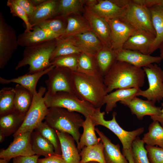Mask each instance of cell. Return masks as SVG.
Instances as JSON below:
<instances>
[{
	"mask_svg": "<svg viewBox=\"0 0 163 163\" xmlns=\"http://www.w3.org/2000/svg\"><path fill=\"white\" fill-rule=\"evenodd\" d=\"M145 72L141 68L117 61L104 77L107 94L114 89L139 88L145 82Z\"/></svg>",
	"mask_w": 163,
	"mask_h": 163,
	"instance_id": "cell-1",
	"label": "cell"
},
{
	"mask_svg": "<svg viewBox=\"0 0 163 163\" xmlns=\"http://www.w3.org/2000/svg\"><path fill=\"white\" fill-rule=\"evenodd\" d=\"M74 94L79 98L89 102L96 108L104 104L107 94L104 77L87 75L73 72Z\"/></svg>",
	"mask_w": 163,
	"mask_h": 163,
	"instance_id": "cell-2",
	"label": "cell"
},
{
	"mask_svg": "<svg viewBox=\"0 0 163 163\" xmlns=\"http://www.w3.org/2000/svg\"><path fill=\"white\" fill-rule=\"evenodd\" d=\"M44 120L55 130L70 134L78 145L81 135L79 129L84 120L78 113L61 107H50Z\"/></svg>",
	"mask_w": 163,
	"mask_h": 163,
	"instance_id": "cell-3",
	"label": "cell"
},
{
	"mask_svg": "<svg viewBox=\"0 0 163 163\" xmlns=\"http://www.w3.org/2000/svg\"><path fill=\"white\" fill-rule=\"evenodd\" d=\"M57 45L56 39L36 46L25 47L23 58L18 62L15 69L28 65V74H34L44 70L51 65L50 58Z\"/></svg>",
	"mask_w": 163,
	"mask_h": 163,
	"instance_id": "cell-4",
	"label": "cell"
},
{
	"mask_svg": "<svg viewBox=\"0 0 163 163\" xmlns=\"http://www.w3.org/2000/svg\"><path fill=\"white\" fill-rule=\"evenodd\" d=\"M45 104L48 108L59 107L82 114L85 118H92L97 108L89 102L79 98L74 94L64 92L50 94L47 92L44 96Z\"/></svg>",
	"mask_w": 163,
	"mask_h": 163,
	"instance_id": "cell-5",
	"label": "cell"
},
{
	"mask_svg": "<svg viewBox=\"0 0 163 163\" xmlns=\"http://www.w3.org/2000/svg\"><path fill=\"white\" fill-rule=\"evenodd\" d=\"M46 91L45 87L41 86L33 96L31 105L27 112L23 122L13 137L27 132H32L42 122L48 113L43 95Z\"/></svg>",
	"mask_w": 163,
	"mask_h": 163,
	"instance_id": "cell-6",
	"label": "cell"
},
{
	"mask_svg": "<svg viewBox=\"0 0 163 163\" xmlns=\"http://www.w3.org/2000/svg\"><path fill=\"white\" fill-rule=\"evenodd\" d=\"M101 108H97L96 112L91 118L95 126H102L113 132L121 142L123 146V150L131 149L133 141L143 132L144 128L140 127L131 131H126L123 129L117 122L116 112H113L112 118L111 120H107L104 118L105 112H101Z\"/></svg>",
	"mask_w": 163,
	"mask_h": 163,
	"instance_id": "cell-7",
	"label": "cell"
},
{
	"mask_svg": "<svg viewBox=\"0 0 163 163\" xmlns=\"http://www.w3.org/2000/svg\"><path fill=\"white\" fill-rule=\"evenodd\" d=\"M119 19L137 30H146L156 36L149 9L135 3L132 0Z\"/></svg>",
	"mask_w": 163,
	"mask_h": 163,
	"instance_id": "cell-8",
	"label": "cell"
},
{
	"mask_svg": "<svg viewBox=\"0 0 163 163\" xmlns=\"http://www.w3.org/2000/svg\"><path fill=\"white\" fill-rule=\"evenodd\" d=\"M143 67L149 83L146 90L139 89L136 96H141L155 103L163 100V70L156 63Z\"/></svg>",
	"mask_w": 163,
	"mask_h": 163,
	"instance_id": "cell-9",
	"label": "cell"
},
{
	"mask_svg": "<svg viewBox=\"0 0 163 163\" xmlns=\"http://www.w3.org/2000/svg\"><path fill=\"white\" fill-rule=\"evenodd\" d=\"M14 29L8 24L0 13V69L4 68L18 46Z\"/></svg>",
	"mask_w": 163,
	"mask_h": 163,
	"instance_id": "cell-10",
	"label": "cell"
},
{
	"mask_svg": "<svg viewBox=\"0 0 163 163\" xmlns=\"http://www.w3.org/2000/svg\"><path fill=\"white\" fill-rule=\"evenodd\" d=\"M73 72L66 68L54 67L47 74V92L50 94L60 92L74 94Z\"/></svg>",
	"mask_w": 163,
	"mask_h": 163,
	"instance_id": "cell-11",
	"label": "cell"
},
{
	"mask_svg": "<svg viewBox=\"0 0 163 163\" xmlns=\"http://www.w3.org/2000/svg\"><path fill=\"white\" fill-rule=\"evenodd\" d=\"M32 132H27L13 137V141L5 149L0 152V158L8 161L12 158L20 156H29L35 155L31 143Z\"/></svg>",
	"mask_w": 163,
	"mask_h": 163,
	"instance_id": "cell-12",
	"label": "cell"
},
{
	"mask_svg": "<svg viewBox=\"0 0 163 163\" xmlns=\"http://www.w3.org/2000/svg\"><path fill=\"white\" fill-rule=\"evenodd\" d=\"M84 16L92 31L105 47L111 48V31L109 23L86 5L84 9Z\"/></svg>",
	"mask_w": 163,
	"mask_h": 163,
	"instance_id": "cell-13",
	"label": "cell"
},
{
	"mask_svg": "<svg viewBox=\"0 0 163 163\" xmlns=\"http://www.w3.org/2000/svg\"><path fill=\"white\" fill-rule=\"evenodd\" d=\"M105 19L111 29V48L114 51L122 49L125 43L137 30L118 18Z\"/></svg>",
	"mask_w": 163,
	"mask_h": 163,
	"instance_id": "cell-14",
	"label": "cell"
},
{
	"mask_svg": "<svg viewBox=\"0 0 163 163\" xmlns=\"http://www.w3.org/2000/svg\"><path fill=\"white\" fill-rule=\"evenodd\" d=\"M120 102L128 107L132 114L136 115L139 120H142L146 116L158 115L161 112V107L156 106L152 101L143 100L137 96Z\"/></svg>",
	"mask_w": 163,
	"mask_h": 163,
	"instance_id": "cell-15",
	"label": "cell"
},
{
	"mask_svg": "<svg viewBox=\"0 0 163 163\" xmlns=\"http://www.w3.org/2000/svg\"><path fill=\"white\" fill-rule=\"evenodd\" d=\"M65 39H69L84 53L95 57L104 47L98 38L92 31H88Z\"/></svg>",
	"mask_w": 163,
	"mask_h": 163,
	"instance_id": "cell-16",
	"label": "cell"
},
{
	"mask_svg": "<svg viewBox=\"0 0 163 163\" xmlns=\"http://www.w3.org/2000/svg\"><path fill=\"white\" fill-rule=\"evenodd\" d=\"M155 37V35L150 32L137 30L125 43L123 49L150 55V49Z\"/></svg>",
	"mask_w": 163,
	"mask_h": 163,
	"instance_id": "cell-17",
	"label": "cell"
},
{
	"mask_svg": "<svg viewBox=\"0 0 163 163\" xmlns=\"http://www.w3.org/2000/svg\"><path fill=\"white\" fill-rule=\"evenodd\" d=\"M117 61H123L141 68L151 64L159 63L162 60L160 56H153L139 52L122 49L115 51Z\"/></svg>",
	"mask_w": 163,
	"mask_h": 163,
	"instance_id": "cell-18",
	"label": "cell"
},
{
	"mask_svg": "<svg viewBox=\"0 0 163 163\" xmlns=\"http://www.w3.org/2000/svg\"><path fill=\"white\" fill-rule=\"evenodd\" d=\"M86 5L105 19H119L126 8L120 7L111 0L85 1Z\"/></svg>",
	"mask_w": 163,
	"mask_h": 163,
	"instance_id": "cell-19",
	"label": "cell"
},
{
	"mask_svg": "<svg viewBox=\"0 0 163 163\" xmlns=\"http://www.w3.org/2000/svg\"><path fill=\"white\" fill-rule=\"evenodd\" d=\"M57 38L56 36L43 30L38 25L34 26L31 30H25L18 37V45L25 47L36 46Z\"/></svg>",
	"mask_w": 163,
	"mask_h": 163,
	"instance_id": "cell-20",
	"label": "cell"
},
{
	"mask_svg": "<svg viewBox=\"0 0 163 163\" xmlns=\"http://www.w3.org/2000/svg\"><path fill=\"white\" fill-rule=\"evenodd\" d=\"M55 130L60 141L62 155L66 163H80L81 156L72 136Z\"/></svg>",
	"mask_w": 163,
	"mask_h": 163,
	"instance_id": "cell-21",
	"label": "cell"
},
{
	"mask_svg": "<svg viewBox=\"0 0 163 163\" xmlns=\"http://www.w3.org/2000/svg\"><path fill=\"white\" fill-rule=\"evenodd\" d=\"M59 0H46L36 7L31 16L29 18L30 24L33 27L40 23L57 15Z\"/></svg>",
	"mask_w": 163,
	"mask_h": 163,
	"instance_id": "cell-22",
	"label": "cell"
},
{
	"mask_svg": "<svg viewBox=\"0 0 163 163\" xmlns=\"http://www.w3.org/2000/svg\"><path fill=\"white\" fill-rule=\"evenodd\" d=\"M95 131L104 145V155L106 163H129L120 151L119 144H114L97 128Z\"/></svg>",
	"mask_w": 163,
	"mask_h": 163,
	"instance_id": "cell-23",
	"label": "cell"
},
{
	"mask_svg": "<svg viewBox=\"0 0 163 163\" xmlns=\"http://www.w3.org/2000/svg\"><path fill=\"white\" fill-rule=\"evenodd\" d=\"M55 67L52 65L47 69L40 72L32 74L28 73L10 79H5L0 77V83L3 85L11 83L19 84L29 90L33 95L37 92L36 87L39 80L42 76L47 74Z\"/></svg>",
	"mask_w": 163,
	"mask_h": 163,
	"instance_id": "cell-24",
	"label": "cell"
},
{
	"mask_svg": "<svg viewBox=\"0 0 163 163\" xmlns=\"http://www.w3.org/2000/svg\"><path fill=\"white\" fill-rule=\"evenodd\" d=\"M153 26L156 36L151 48L150 54L159 48L163 43V7L160 5L149 8Z\"/></svg>",
	"mask_w": 163,
	"mask_h": 163,
	"instance_id": "cell-25",
	"label": "cell"
},
{
	"mask_svg": "<svg viewBox=\"0 0 163 163\" xmlns=\"http://www.w3.org/2000/svg\"><path fill=\"white\" fill-rule=\"evenodd\" d=\"M26 115L15 110L0 117V132L7 136L16 133L22 125Z\"/></svg>",
	"mask_w": 163,
	"mask_h": 163,
	"instance_id": "cell-26",
	"label": "cell"
},
{
	"mask_svg": "<svg viewBox=\"0 0 163 163\" xmlns=\"http://www.w3.org/2000/svg\"><path fill=\"white\" fill-rule=\"evenodd\" d=\"M139 88L117 89L106 96L104 104H106L105 110L108 114L117 106V103L136 96Z\"/></svg>",
	"mask_w": 163,
	"mask_h": 163,
	"instance_id": "cell-27",
	"label": "cell"
},
{
	"mask_svg": "<svg viewBox=\"0 0 163 163\" xmlns=\"http://www.w3.org/2000/svg\"><path fill=\"white\" fill-rule=\"evenodd\" d=\"M95 126L91 117L85 118L82 125L83 132L81 135L79 143L77 145L79 151L80 152L85 147L94 145L101 141V138H98L96 135Z\"/></svg>",
	"mask_w": 163,
	"mask_h": 163,
	"instance_id": "cell-28",
	"label": "cell"
},
{
	"mask_svg": "<svg viewBox=\"0 0 163 163\" xmlns=\"http://www.w3.org/2000/svg\"><path fill=\"white\" fill-rule=\"evenodd\" d=\"M14 89L15 110L26 115L31 105L33 95L27 89L18 84H16Z\"/></svg>",
	"mask_w": 163,
	"mask_h": 163,
	"instance_id": "cell-29",
	"label": "cell"
},
{
	"mask_svg": "<svg viewBox=\"0 0 163 163\" xmlns=\"http://www.w3.org/2000/svg\"><path fill=\"white\" fill-rule=\"evenodd\" d=\"M66 19L67 25L66 30L59 38L64 39L88 31H92L88 23L85 18L78 16H69L66 18Z\"/></svg>",
	"mask_w": 163,
	"mask_h": 163,
	"instance_id": "cell-30",
	"label": "cell"
},
{
	"mask_svg": "<svg viewBox=\"0 0 163 163\" xmlns=\"http://www.w3.org/2000/svg\"><path fill=\"white\" fill-rule=\"evenodd\" d=\"M95 58L98 71L103 77L117 61L115 52L111 48L104 47Z\"/></svg>",
	"mask_w": 163,
	"mask_h": 163,
	"instance_id": "cell-31",
	"label": "cell"
},
{
	"mask_svg": "<svg viewBox=\"0 0 163 163\" xmlns=\"http://www.w3.org/2000/svg\"><path fill=\"white\" fill-rule=\"evenodd\" d=\"M31 143L35 155L47 157L56 154L52 144L36 131L31 133Z\"/></svg>",
	"mask_w": 163,
	"mask_h": 163,
	"instance_id": "cell-32",
	"label": "cell"
},
{
	"mask_svg": "<svg viewBox=\"0 0 163 163\" xmlns=\"http://www.w3.org/2000/svg\"><path fill=\"white\" fill-rule=\"evenodd\" d=\"M37 25L58 38L65 32L67 25V19L62 16L58 15L43 21Z\"/></svg>",
	"mask_w": 163,
	"mask_h": 163,
	"instance_id": "cell-33",
	"label": "cell"
},
{
	"mask_svg": "<svg viewBox=\"0 0 163 163\" xmlns=\"http://www.w3.org/2000/svg\"><path fill=\"white\" fill-rule=\"evenodd\" d=\"M77 71L90 76L104 77L98 71L95 57L85 53L79 54Z\"/></svg>",
	"mask_w": 163,
	"mask_h": 163,
	"instance_id": "cell-34",
	"label": "cell"
},
{
	"mask_svg": "<svg viewBox=\"0 0 163 163\" xmlns=\"http://www.w3.org/2000/svg\"><path fill=\"white\" fill-rule=\"evenodd\" d=\"M104 146L101 141L91 146H85L80 151V163L94 161L99 163H106L104 155Z\"/></svg>",
	"mask_w": 163,
	"mask_h": 163,
	"instance_id": "cell-35",
	"label": "cell"
},
{
	"mask_svg": "<svg viewBox=\"0 0 163 163\" xmlns=\"http://www.w3.org/2000/svg\"><path fill=\"white\" fill-rule=\"evenodd\" d=\"M149 131L144 134L142 140L146 145H156L163 148V127L157 121H153L149 125Z\"/></svg>",
	"mask_w": 163,
	"mask_h": 163,
	"instance_id": "cell-36",
	"label": "cell"
},
{
	"mask_svg": "<svg viewBox=\"0 0 163 163\" xmlns=\"http://www.w3.org/2000/svg\"><path fill=\"white\" fill-rule=\"evenodd\" d=\"M57 45L52 54L50 62L56 58L60 56L79 54L84 53L67 39H56Z\"/></svg>",
	"mask_w": 163,
	"mask_h": 163,
	"instance_id": "cell-37",
	"label": "cell"
},
{
	"mask_svg": "<svg viewBox=\"0 0 163 163\" xmlns=\"http://www.w3.org/2000/svg\"><path fill=\"white\" fill-rule=\"evenodd\" d=\"M14 88L5 87L0 91V117L15 110Z\"/></svg>",
	"mask_w": 163,
	"mask_h": 163,
	"instance_id": "cell-38",
	"label": "cell"
},
{
	"mask_svg": "<svg viewBox=\"0 0 163 163\" xmlns=\"http://www.w3.org/2000/svg\"><path fill=\"white\" fill-rule=\"evenodd\" d=\"M85 0H60L58 7L59 15L66 18L72 14L79 13L83 8Z\"/></svg>",
	"mask_w": 163,
	"mask_h": 163,
	"instance_id": "cell-39",
	"label": "cell"
},
{
	"mask_svg": "<svg viewBox=\"0 0 163 163\" xmlns=\"http://www.w3.org/2000/svg\"><path fill=\"white\" fill-rule=\"evenodd\" d=\"M35 130L39 132L52 144L56 154L62 155L60 141L55 129L44 122H42Z\"/></svg>",
	"mask_w": 163,
	"mask_h": 163,
	"instance_id": "cell-40",
	"label": "cell"
},
{
	"mask_svg": "<svg viewBox=\"0 0 163 163\" xmlns=\"http://www.w3.org/2000/svg\"><path fill=\"white\" fill-rule=\"evenodd\" d=\"M144 143L139 136L133 141L131 146V153L134 163H150L147 151L144 146Z\"/></svg>",
	"mask_w": 163,
	"mask_h": 163,
	"instance_id": "cell-41",
	"label": "cell"
},
{
	"mask_svg": "<svg viewBox=\"0 0 163 163\" xmlns=\"http://www.w3.org/2000/svg\"><path fill=\"white\" fill-rule=\"evenodd\" d=\"M79 54H73L57 57L50 62L55 66L66 68L77 71Z\"/></svg>",
	"mask_w": 163,
	"mask_h": 163,
	"instance_id": "cell-42",
	"label": "cell"
},
{
	"mask_svg": "<svg viewBox=\"0 0 163 163\" xmlns=\"http://www.w3.org/2000/svg\"><path fill=\"white\" fill-rule=\"evenodd\" d=\"M7 5L9 8L11 13L13 15L19 18L24 21L26 27L25 31H28L32 30L33 26L30 22L27 14L20 6L14 0H8Z\"/></svg>",
	"mask_w": 163,
	"mask_h": 163,
	"instance_id": "cell-43",
	"label": "cell"
},
{
	"mask_svg": "<svg viewBox=\"0 0 163 163\" xmlns=\"http://www.w3.org/2000/svg\"><path fill=\"white\" fill-rule=\"evenodd\" d=\"M145 148L150 163H163V148L146 145Z\"/></svg>",
	"mask_w": 163,
	"mask_h": 163,
	"instance_id": "cell-44",
	"label": "cell"
},
{
	"mask_svg": "<svg viewBox=\"0 0 163 163\" xmlns=\"http://www.w3.org/2000/svg\"><path fill=\"white\" fill-rule=\"evenodd\" d=\"M26 13L29 18L33 14L36 7L31 0H14Z\"/></svg>",
	"mask_w": 163,
	"mask_h": 163,
	"instance_id": "cell-45",
	"label": "cell"
},
{
	"mask_svg": "<svg viewBox=\"0 0 163 163\" xmlns=\"http://www.w3.org/2000/svg\"><path fill=\"white\" fill-rule=\"evenodd\" d=\"M37 163H66V162L62 155L55 154L43 158H39Z\"/></svg>",
	"mask_w": 163,
	"mask_h": 163,
	"instance_id": "cell-46",
	"label": "cell"
},
{
	"mask_svg": "<svg viewBox=\"0 0 163 163\" xmlns=\"http://www.w3.org/2000/svg\"><path fill=\"white\" fill-rule=\"evenodd\" d=\"M40 156L34 155L29 156H20L13 159V163H37Z\"/></svg>",
	"mask_w": 163,
	"mask_h": 163,
	"instance_id": "cell-47",
	"label": "cell"
},
{
	"mask_svg": "<svg viewBox=\"0 0 163 163\" xmlns=\"http://www.w3.org/2000/svg\"><path fill=\"white\" fill-rule=\"evenodd\" d=\"M135 3L142 6L149 8L152 6L159 5L161 0H133Z\"/></svg>",
	"mask_w": 163,
	"mask_h": 163,
	"instance_id": "cell-48",
	"label": "cell"
},
{
	"mask_svg": "<svg viewBox=\"0 0 163 163\" xmlns=\"http://www.w3.org/2000/svg\"><path fill=\"white\" fill-rule=\"evenodd\" d=\"M119 6L123 8L126 7L131 2L129 0H111Z\"/></svg>",
	"mask_w": 163,
	"mask_h": 163,
	"instance_id": "cell-49",
	"label": "cell"
},
{
	"mask_svg": "<svg viewBox=\"0 0 163 163\" xmlns=\"http://www.w3.org/2000/svg\"><path fill=\"white\" fill-rule=\"evenodd\" d=\"M161 109L160 114L158 115L151 117V119L153 120L158 121L163 127V102L161 103Z\"/></svg>",
	"mask_w": 163,
	"mask_h": 163,
	"instance_id": "cell-50",
	"label": "cell"
},
{
	"mask_svg": "<svg viewBox=\"0 0 163 163\" xmlns=\"http://www.w3.org/2000/svg\"><path fill=\"white\" fill-rule=\"evenodd\" d=\"M122 153L129 163H134L132 155L131 149L129 150H122Z\"/></svg>",
	"mask_w": 163,
	"mask_h": 163,
	"instance_id": "cell-51",
	"label": "cell"
},
{
	"mask_svg": "<svg viewBox=\"0 0 163 163\" xmlns=\"http://www.w3.org/2000/svg\"><path fill=\"white\" fill-rule=\"evenodd\" d=\"M46 0H31L32 3L36 7L42 4L43 2H45Z\"/></svg>",
	"mask_w": 163,
	"mask_h": 163,
	"instance_id": "cell-52",
	"label": "cell"
},
{
	"mask_svg": "<svg viewBox=\"0 0 163 163\" xmlns=\"http://www.w3.org/2000/svg\"><path fill=\"white\" fill-rule=\"evenodd\" d=\"M160 50V56L162 60H163V43L161 45L159 48Z\"/></svg>",
	"mask_w": 163,
	"mask_h": 163,
	"instance_id": "cell-53",
	"label": "cell"
},
{
	"mask_svg": "<svg viewBox=\"0 0 163 163\" xmlns=\"http://www.w3.org/2000/svg\"><path fill=\"white\" fill-rule=\"evenodd\" d=\"M5 136L2 133L0 132V142H2L5 140Z\"/></svg>",
	"mask_w": 163,
	"mask_h": 163,
	"instance_id": "cell-54",
	"label": "cell"
},
{
	"mask_svg": "<svg viewBox=\"0 0 163 163\" xmlns=\"http://www.w3.org/2000/svg\"><path fill=\"white\" fill-rule=\"evenodd\" d=\"M0 163H9V161H8L7 160L3 159V158H0Z\"/></svg>",
	"mask_w": 163,
	"mask_h": 163,
	"instance_id": "cell-55",
	"label": "cell"
},
{
	"mask_svg": "<svg viewBox=\"0 0 163 163\" xmlns=\"http://www.w3.org/2000/svg\"><path fill=\"white\" fill-rule=\"evenodd\" d=\"M85 163H99L98 162L94 161H91L86 162Z\"/></svg>",
	"mask_w": 163,
	"mask_h": 163,
	"instance_id": "cell-56",
	"label": "cell"
},
{
	"mask_svg": "<svg viewBox=\"0 0 163 163\" xmlns=\"http://www.w3.org/2000/svg\"><path fill=\"white\" fill-rule=\"evenodd\" d=\"M163 7V0H161V1L159 4Z\"/></svg>",
	"mask_w": 163,
	"mask_h": 163,
	"instance_id": "cell-57",
	"label": "cell"
}]
</instances>
